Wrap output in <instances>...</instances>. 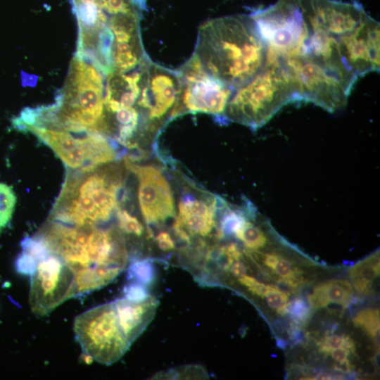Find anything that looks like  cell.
Listing matches in <instances>:
<instances>
[{"label": "cell", "mask_w": 380, "mask_h": 380, "mask_svg": "<svg viewBox=\"0 0 380 380\" xmlns=\"http://www.w3.org/2000/svg\"><path fill=\"white\" fill-rule=\"evenodd\" d=\"M194 53L208 73L235 89L264 68L267 45L250 15H233L203 23Z\"/></svg>", "instance_id": "cell-1"}, {"label": "cell", "mask_w": 380, "mask_h": 380, "mask_svg": "<svg viewBox=\"0 0 380 380\" xmlns=\"http://www.w3.org/2000/svg\"><path fill=\"white\" fill-rule=\"evenodd\" d=\"M103 165L67 172L49 220L99 226L110 220L127 194L119 171Z\"/></svg>", "instance_id": "cell-2"}, {"label": "cell", "mask_w": 380, "mask_h": 380, "mask_svg": "<svg viewBox=\"0 0 380 380\" xmlns=\"http://www.w3.org/2000/svg\"><path fill=\"white\" fill-rule=\"evenodd\" d=\"M101 74L92 64L75 56L63 91L54 104L44 107L41 127L110 134Z\"/></svg>", "instance_id": "cell-3"}, {"label": "cell", "mask_w": 380, "mask_h": 380, "mask_svg": "<svg viewBox=\"0 0 380 380\" xmlns=\"http://www.w3.org/2000/svg\"><path fill=\"white\" fill-rule=\"evenodd\" d=\"M293 102H298V96L286 65L280 57L269 58L255 76L234 89L224 119L257 129Z\"/></svg>", "instance_id": "cell-4"}, {"label": "cell", "mask_w": 380, "mask_h": 380, "mask_svg": "<svg viewBox=\"0 0 380 380\" xmlns=\"http://www.w3.org/2000/svg\"><path fill=\"white\" fill-rule=\"evenodd\" d=\"M295 84L298 102H310L329 112L343 108L358 79L310 56L281 57Z\"/></svg>", "instance_id": "cell-5"}, {"label": "cell", "mask_w": 380, "mask_h": 380, "mask_svg": "<svg viewBox=\"0 0 380 380\" xmlns=\"http://www.w3.org/2000/svg\"><path fill=\"white\" fill-rule=\"evenodd\" d=\"M24 132L32 133L51 148L70 170L94 168L121 157L118 143L98 132L37 126H29Z\"/></svg>", "instance_id": "cell-6"}, {"label": "cell", "mask_w": 380, "mask_h": 380, "mask_svg": "<svg viewBox=\"0 0 380 380\" xmlns=\"http://www.w3.org/2000/svg\"><path fill=\"white\" fill-rule=\"evenodd\" d=\"M73 329L84 354L101 364L115 362L131 346L119 323L113 301L77 316Z\"/></svg>", "instance_id": "cell-7"}, {"label": "cell", "mask_w": 380, "mask_h": 380, "mask_svg": "<svg viewBox=\"0 0 380 380\" xmlns=\"http://www.w3.org/2000/svg\"><path fill=\"white\" fill-rule=\"evenodd\" d=\"M139 68L140 91L134 105L141 111V130L153 132L172 118L179 93V78L177 71L153 62L147 55Z\"/></svg>", "instance_id": "cell-8"}, {"label": "cell", "mask_w": 380, "mask_h": 380, "mask_svg": "<svg viewBox=\"0 0 380 380\" xmlns=\"http://www.w3.org/2000/svg\"><path fill=\"white\" fill-rule=\"evenodd\" d=\"M177 72L180 88L172 118L186 113H205L224 121L234 89L208 73L194 53Z\"/></svg>", "instance_id": "cell-9"}, {"label": "cell", "mask_w": 380, "mask_h": 380, "mask_svg": "<svg viewBox=\"0 0 380 380\" xmlns=\"http://www.w3.org/2000/svg\"><path fill=\"white\" fill-rule=\"evenodd\" d=\"M267 45V56L286 57L303 39L306 26L298 0H277L249 14Z\"/></svg>", "instance_id": "cell-10"}, {"label": "cell", "mask_w": 380, "mask_h": 380, "mask_svg": "<svg viewBox=\"0 0 380 380\" xmlns=\"http://www.w3.org/2000/svg\"><path fill=\"white\" fill-rule=\"evenodd\" d=\"M31 277L30 305L37 316H46L68 299L74 298L75 272L58 255L38 261Z\"/></svg>", "instance_id": "cell-11"}, {"label": "cell", "mask_w": 380, "mask_h": 380, "mask_svg": "<svg viewBox=\"0 0 380 380\" xmlns=\"http://www.w3.org/2000/svg\"><path fill=\"white\" fill-rule=\"evenodd\" d=\"M124 162L126 167L138 178L139 203L148 229L174 217L172 194L161 171L153 165L135 164L126 157Z\"/></svg>", "instance_id": "cell-12"}, {"label": "cell", "mask_w": 380, "mask_h": 380, "mask_svg": "<svg viewBox=\"0 0 380 380\" xmlns=\"http://www.w3.org/2000/svg\"><path fill=\"white\" fill-rule=\"evenodd\" d=\"M306 27L336 39L356 28L368 14L357 1L298 0Z\"/></svg>", "instance_id": "cell-13"}, {"label": "cell", "mask_w": 380, "mask_h": 380, "mask_svg": "<svg viewBox=\"0 0 380 380\" xmlns=\"http://www.w3.org/2000/svg\"><path fill=\"white\" fill-rule=\"evenodd\" d=\"M379 28L367 14L356 28L336 39L343 62L357 77L379 70Z\"/></svg>", "instance_id": "cell-14"}, {"label": "cell", "mask_w": 380, "mask_h": 380, "mask_svg": "<svg viewBox=\"0 0 380 380\" xmlns=\"http://www.w3.org/2000/svg\"><path fill=\"white\" fill-rule=\"evenodd\" d=\"M216 196L208 201L184 194L178 204V215L173 227L183 229L191 239L205 237L217 229Z\"/></svg>", "instance_id": "cell-15"}, {"label": "cell", "mask_w": 380, "mask_h": 380, "mask_svg": "<svg viewBox=\"0 0 380 380\" xmlns=\"http://www.w3.org/2000/svg\"><path fill=\"white\" fill-rule=\"evenodd\" d=\"M113 303L122 330L131 345L153 318L158 300L152 296L141 302L124 297Z\"/></svg>", "instance_id": "cell-16"}, {"label": "cell", "mask_w": 380, "mask_h": 380, "mask_svg": "<svg viewBox=\"0 0 380 380\" xmlns=\"http://www.w3.org/2000/svg\"><path fill=\"white\" fill-rule=\"evenodd\" d=\"M354 298L351 284L345 279H332L316 286L308 296V300L312 310H318L330 304H338L348 308Z\"/></svg>", "instance_id": "cell-17"}, {"label": "cell", "mask_w": 380, "mask_h": 380, "mask_svg": "<svg viewBox=\"0 0 380 380\" xmlns=\"http://www.w3.org/2000/svg\"><path fill=\"white\" fill-rule=\"evenodd\" d=\"M246 253L277 276L280 281L290 287L297 288L303 282V272L284 255L274 252L264 253L259 250H248Z\"/></svg>", "instance_id": "cell-18"}, {"label": "cell", "mask_w": 380, "mask_h": 380, "mask_svg": "<svg viewBox=\"0 0 380 380\" xmlns=\"http://www.w3.org/2000/svg\"><path fill=\"white\" fill-rule=\"evenodd\" d=\"M379 253L376 252L349 268L348 277L357 293L363 295L372 293V281L379 276Z\"/></svg>", "instance_id": "cell-19"}, {"label": "cell", "mask_w": 380, "mask_h": 380, "mask_svg": "<svg viewBox=\"0 0 380 380\" xmlns=\"http://www.w3.org/2000/svg\"><path fill=\"white\" fill-rule=\"evenodd\" d=\"M255 213L249 216L235 232L234 236L241 241L248 250L258 251L264 248L269 240L264 231L251 220Z\"/></svg>", "instance_id": "cell-20"}, {"label": "cell", "mask_w": 380, "mask_h": 380, "mask_svg": "<svg viewBox=\"0 0 380 380\" xmlns=\"http://www.w3.org/2000/svg\"><path fill=\"white\" fill-rule=\"evenodd\" d=\"M379 310L376 308H365L359 311L353 319L355 327L364 330L372 339L379 352Z\"/></svg>", "instance_id": "cell-21"}, {"label": "cell", "mask_w": 380, "mask_h": 380, "mask_svg": "<svg viewBox=\"0 0 380 380\" xmlns=\"http://www.w3.org/2000/svg\"><path fill=\"white\" fill-rule=\"evenodd\" d=\"M310 307L302 298H295L279 308L277 312L281 315H289L296 326H303L310 319Z\"/></svg>", "instance_id": "cell-22"}, {"label": "cell", "mask_w": 380, "mask_h": 380, "mask_svg": "<svg viewBox=\"0 0 380 380\" xmlns=\"http://www.w3.org/2000/svg\"><path fill=\"white\" fill-rule=\"evenodd\" d=\"M155 268L149 259L137 260L129 267V279L144 286L150 285L155 279Z\"/></svg>", "instance_id": "cell-23"}, {"label": "cell", "mask_w": 380, "mask_h": 380, "mask_svg": "<svg viewBox=\"0 0 380 380\" xmlns=\"http://www.w3.org/2000/svg\"><path fill=\"white\" fill-rule=\"evenodd\" d=\"M16 203L11 186L0 182V230L10 222Z\"/></svg>", "instance_id": "cell-24"}, {"label": "cell", "mask_w": 380, "mask_h": 380, "mask_svg": "<svg viewBox=\"0 0 380 380\" xmlns=\"http://www.w3.org/2000/svg\"><path fill=\"white\" fill-rule=\"evenodd\" d=\"M319 350L328 355L330 351L338 348H346L355 353V346L353 340L346 334H329L327 335L318 343Z\"/></svg>", "instance_id": "cell-25"}, {"label": "cell", "mask_w": 380, "mask_h": 380, "mask_svg": "<svg viewBox=\"0 0 380 380\" xmlns=\"http://www.w3.org/2000/svg\"><path fill=\"white\" fill-rule=\"evenodd\" d=\"M116 216L119 229L125 234L140 236L144 232V227L137 217L127 210L118 208Z\"/></svg>", "instance_id": "cell-26"}, {"label": "cell", "mask_w": 380, "mask_h": 380, "mask_svg": "<svg viewBox=\"0 0 380 380\" xmlns=\"http://www.w3.org/2000/svg\"><path fill=\"white\" fill-rule=\"evenodd\" d=\"M98 6L110 14L116 15L139 11L131 0H96Z\"/></svg>", "instance_id": "cell-27"}, {"label": "cell", "mask_w": 380, "mask_h": 380, "mask_svg": "<svg viewBox=\"0 0 380 380\" xmlns=\"http://www.w3.org/2000/svg\"><path fill=\"white\" fill-rule=\"evenodd\" d=\"M261 298L266 300L270 308L277 310L288 302L289 294L276 286L266 285Z\"/></svg>", "instance_id": "cell-28"}, {"label": "cell", "mask_w": 380, "mask_h": 380, "mask_svg": "<svg viewBox=\"0 0 380 380\" xmlns=\"http://www.w3.org/2000/svg\"><path fill=\"white\" fill-rule=\"evenodd\" d=\"M37 263V259L22 251L15 260V269L21 274L31 276L36 270Z\"/></svg>", "instance_id": "cell-29"}, {"label": "cell", "mask_w": 380, "mask_h": 380, "mask_svg": "<svg viewBox=\"0 0 380 380\" xmlns=\"http://www.w3.org/2000/svg\"><path fill=\"white\" fill-rule=\"evenodd\" d=\"M125 298L135 302H141L147 299L151 295L146 286L132 281L124 289Z\"/></svg>", "instance_id": "cell-30"}, {"label": "cell", "mask_w": 380, "mask_h": 380, "mask_svg": "<svg viewBox=\"0 0 380 380\" xmlns=\"http://www.w3.org/2000/svg\"><path fill=\"white\" fill-rule=\"evenodd\" d=\"M237 281L241 285L245 286L251 293L260 297H262L267 285L258 281L255 278L246 274L237 278Z\"/></svg>", "instance_id": "cell-31"}, {"label": "cell", "mask_w": 380, "mask_h": 380, "mask_svg": "<svg viewBox=\"0 0 380 380\" xmlns=\"http://www.w3.org/2000/svg\"><path fill=\"white\" fill-rule=\"evenodd\" d=\"M155 239L158 248L163 251L173 250L175 247V241L167 232H159Z\"/></svg>", "instance_id": "cell-32"}, {"label": "cell", "mask_w": 380, "mask_h": 380, "mask_svg": "<svg viewBox=\"0 0 380 380\" xmlns=\"http://www.w3.org/2000/svg\"><path fill=\"white\" fill-rule=\"evenodd\" d=\"M241 260L234 261L229 270L231 274L236 278L246 274V267Z\"/></svg>", "instance_id": "cell-33"}]
</instances>
